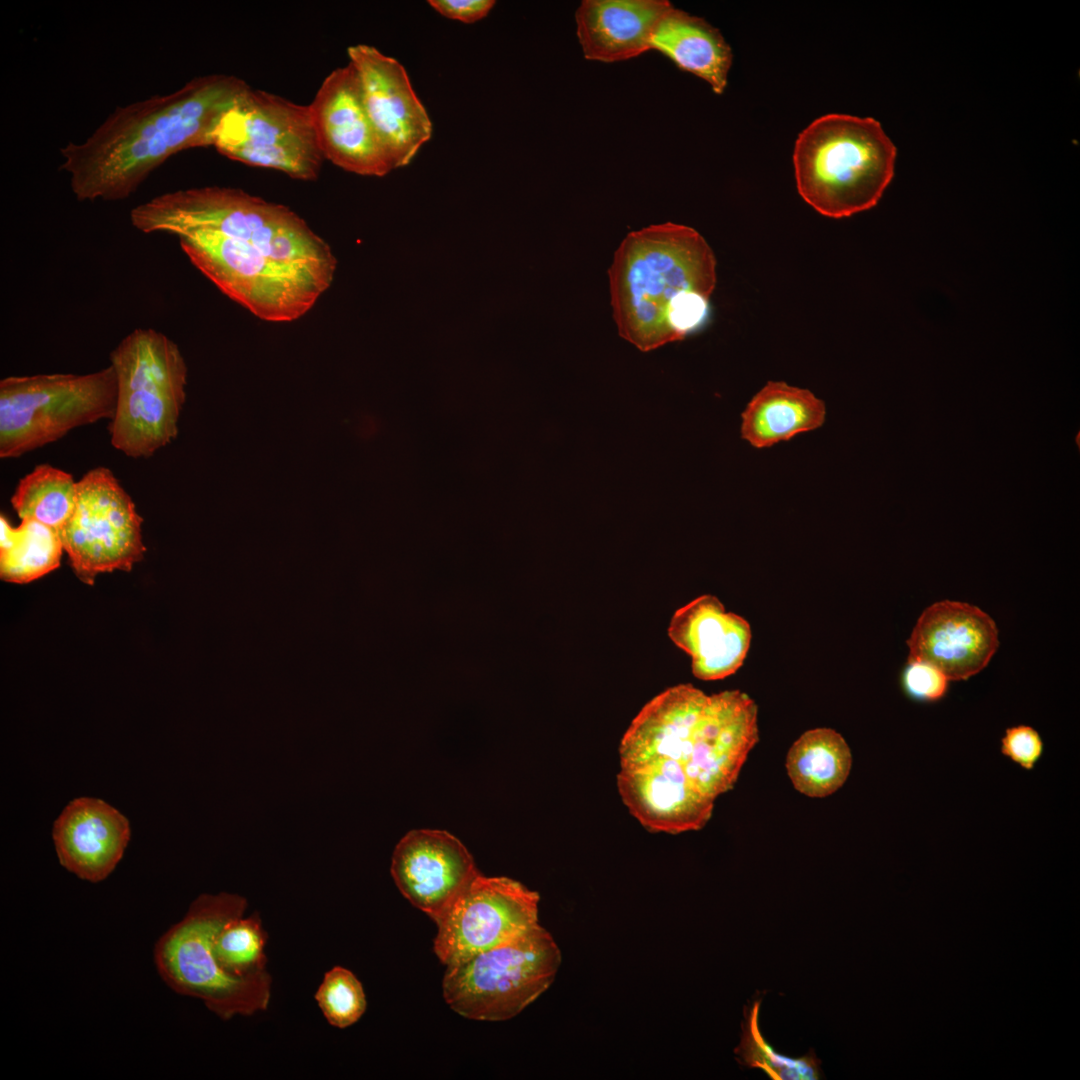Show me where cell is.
Returning <instances> with one entry per match:
<instances>
[{
  "mask_svg": "<svg viewBox=\"0 0 1080 1080\" xmlns=\"http://www.w3.org/2000/svg\"><path fill=\"white\" fill-rule=\"evenodd\" d=\"M116 400L111 365L88 374L6 377L0 381V457H19L76 427L111 420Z\"/></svg>",
  "mask_w": 1080,
  "mask_h": 1080,
  "instance_id": "8",
  "label": "cell"
},
{
  "mask_svg": "<svg viewBox=\"0 0 1080 1080\" xmlns=\"http://www.w3.org/2000/svg\"><path fill=\"white\" fill-rule=\"evenodd\" d=\"M949 681L938 668L923 661H908L902 674L906 695L924 703L941 700L948 691Z\"/></svg>",
  "mask_w": 1080,
  "mask_h": 1080,
  "instance_id": "29",
  "label": "cell"
},
{
  "mask_svg": "<svg viewBox=\"0 0 1080 1080\" xmlns=\"http://www.w3.org/2000/svg\"><path fill=\"white\" fill-rule=\"evenodd\" d=\"M314 998L327 1022L340 1029L355 1024L367 1008L361 982L353 972L341 966L324 974Z\"/></svg>",
  "mask_w": 1080,
  "mask_h": 1080,
  "instance_id": "28",
  "label": "cell"
},
{
  "mask_svg": "<svg viewBox=\"0 0 1080 1080\" xmlns=\"http://www.w3.org/2000/svg\"><path fill=\"white\" fill-rule=\"evenodd\" d=\"M1000 752L1019 767L1031 771L1043 755L1044 742L1033 727L1016 725L1005 730L1000 741Z\"/></svg>",
  "mask_w": 1080,
  "mask_h": 1080,
  "instance_id": "30",
  "label": "cell"
},
{
  "mask_svg": "<svg viewBox=\"0 0 1080 1080\" xmlns=\"http://www.w3.org/2000/svg\"><path fill=\"white\" fill-rule=\"evenodd\" d=\"M673 5L666 0H585L575 13L585 58L616 62L650 50L660 19Z\"/></svg>",
  "mask_w": 1080,
  "mask_h": 1080,
  "instance_id": "20",
  "label": "cell"
},
{
  "mask_svg": "<svg viewBox=\"0 0 1080 1080\" xmlns=\"http://www.w3.org/2000/svg\"><path fill=\"white\" fill-rule=\"evenodd\" d=\"M64 551L54 529L32 519L12 527L0 516V577L13 583H27L59 567Z\"/></svg>",
  "mask_w": 1080,
  "mask_h": 1080,
  "instance_id": "24",
  "label": "cell"
},
{
  "mask_svg": "<svg viewBox=\"0 0 1080 1080\" xmlns=\"http://www.w3.org/2000/svg\"><path fill=\"white\" fill-rule=\"evenodd\" d=\"M758 710L739 690L679 684L647 702L619 745L617 788L650 832L703 828L758 741Z\"/></svg>",
  "mask_w": 1080,
  "mask_h": 1080,
  "instance_id": "1",
  "label": "cell"
},
{
  "mask_svg": "<svg viewBox=\"0 0 1080 1080\" xmlns=\"http://www.w3.org/2000/svg\"><path fill=\"white\" fill-rule=\"evenodd\" d=\"M908 661H923L949 680H966L982 671L995 654L998 630L980 608L959 601H939L918 618L910 637Z\"/></svg>",
  "mask_w": 1080,
  "mask_h": 1080,
  "instance_id": "17",
  "label": "cell"
},
{
  "mask_svg": "<svg viewBox=\"0 0 1080 1080\" xmlns=\"http://www.w3.org/2000/svg\"><path fill=\"white\" fill-rule=\"evenodd\" d=\"M213 147L229 159L313 181L325 160L309 105L248 87L224 113Z\"/></svg>",
  "mask_w": 1080,
  "mask_h": 1080,
  "instance_id": "11",
  "label": "cell"
},
{
  "mask_svg": "<svg viewBox=\"0 0 1080 1080\" xmlns=\"http://www.w3.org/2000/svg\"><path fill=\"white\" fill-rule=\"evenodd\" d=\"M190 262L223 294L267 322L305 315L329 288L285 267L259 247L195 230L176 236Z\"/></svg>",
  "mask_w": 1080,
  "mask_h": 1080,
  "instance_id": "10",
  "label": "cell"
},
{
  "mask_svg": "<svg viewBox=\"0 0 1080 1080\" xmlns=\"http://www.w3.org/2000/svg\"><path fill=\"white\" fill-rule=\"evenodd\" d=\"M896 146L871 117L831 113L798 135L799 195L819 214L844 218L874 207L894 176Z\"/></svg>",
  "mask_w": 1080,
  "mask_h": 1080,
  "instance_id": "5",
  "label": "cell"
},
{
  "mask_svg": "<svg viewBox=\"0 0 1080 1080\" xmlns=\"http://www.w3.org/2000/svg\"><path fill=\"white\" fill-rule=\"evenodd\" d=\"M429 5L442 16L463 23H474L488 15L494 0H430Z\"/></svg>",
  "mask_w": 1080,
  "mask_h": 1080,
  "instance_id": "31",
  "label": "cell"
},
{
  "mask_svg": "<svg viewBox=\"0 0 1080 1080\" xmlns=\"http://www.w3.org/2000/svg\"><path fill=\"white\" fill-rule=\"evenodd\" d=\"M248 87L234 75L198 76L174 92L115 108L85 140L60 149L75 198L126 199L174 154L213 146L222 116Z\"/></svg>",
  "mask_w": 1080,
  "mask_h": 1080,
  "instance_id": "2",
  "label": "cell"
},
{
  "mask_svg": "<svg viewBox=\"0 0 1080 1080\" xmlns=\"http://www.w3.org/2000/svg\"><path fill=\"white\" fill-rule=\"evenodd\" d=\"M268 934L257 912L229 920L217 933L213 951L227 973L245 977L266 970Z\"/></svg>",
  "mask_w": 1080,
  "mask_h": 1080,
  "instance_id": "27",
  "label": "cell"
},
{
  "mask_svg": "<svg viewBox=\"0 0 1080 1080\" xmlns=\"http://www.w3.org/2000/svg\"><path fill=\"white\" fill-rule=\"evenodd\" d=\"M608 276L619 335L648 352L706 324L716 258L698 231L665 222L628 233Z\"/></svg>",
  "mask_w": 1080,
  "mask_h": 1080,
  "instance_id": "3",
  "label": "cell"
},
{
  "mask_svg": "<svg viewBox=\"0 0 1080 1080\" xmlns=\"http://www.w3.org/2000/svg\"><path fill=\"white\" fill-rule=\"evenodd\" d=\"M117 400L109 433L113 447L132 458H147L178 433L185 401L187 366L165 334L138 328L110 353Z\"/></svg>",
  "mask_w": 1080,
  "mask_h": 1080,
  "instance_id": "7",
  "label": "cell"
},
{
  "mask_svg": "<svg viewBox=\"0 0 1080 1080\" xmlns=\"http://www.w3.org/2000/svg\"><path fill=\"white\" fill-rule=\"evenodd\" d=\"M760 1000L745 1008L742 1034L735 1054L748 1068H759L773 1080H817L821 1078L820 1060L814 1052L792 1058L777 1053L762 1037L758 1026Z\"/></svg>",
  "mask_w": 1080,
  "mask_h": 1080,
  "instance_id": "26",
  "label": "cell"
},
{
  "mask_svg": "<svg viewBox=\"0 0 1080 1080\" xmlns=\"http://www.w3.org/2000/svg\"><path fill=\"white\" fill-rule=\"evenodd\" d=\"M347 54L365 110L393 169L408 165L433 129L404 66L367 44L350 46Z\"/></svg>",
  "mask_w": 1080,
  "mask_h": 1080,
  "instance_id": "14",
  "label": "cell"
},
{
  "mask_svg": "<svg viewBox=\"0 0 1080 1080\" xmlns=\"http://www.w3.org/2000/svg\"><path fill=\"white\" fill-rule=\"evenodd\" d=\"M309 108L324 159L363 176L381 177L394 170L367 115L349 63L327 75Z\"/></svg>",
  "mask_w": 1080,
  "mask_h": 1080,
  "instance_id": "15",
  "label": "cell"
},
{
  "mask_svg": "<svg viewBox=\"0 0 1080 1080\" xmlns=\"http://www.w3.org/2000/svg\"><path fill=\"white\" fill-rule=\"evenodd\" d=\"M560 964L559 947L537 924L510 941L448 965L443 997L465 1018L508 1020L548 989Z\"/></svg>",
  "mask_w": 1080,
  "mask_h": 1080,
  "instance_id": "9",
  "label": "cell"
},
{
  "mask_svg": "<svg viewBox=\"0 0 1080 1080\" xmlns=\"http://www.w3.org/2000/svg\"><path fill=\"white\" fill-rule=\"evenodd\" d=\"M851 766L852 754L847 742L830 728L804 732L786 757L787 773L794 788L813 798L829 796L842 787Z\"/></svg>",
  "mask_w": 1080,
  "mask_h": 1080,
  "instance_id": "23",
  "label": "cell"
},
{
  "mask_svg": "<svg viewBox=\"0 0 1080 1080\" xmlns=\"http://www.w3.org/2000/svg\"><path fill=\"white\" fill-rule=\"evenodd\" d=\"M741 418V437L761 449L820 428L826 406L808 389L770 381L749 401Z\"/></svg>",
  "mask_w": 1080,
  "mask_h": 1080,
  "instance_id": "22",
  "label": "cell"
},
{
  "mask_svg": "<svg viewBox=\"0 0 1080 1080\" xmlns=\"http://www.w3.org/2000/svg\"><path fill=\"white\" fill-rule=\"evenodd\" d=\"M142 518L110 469L88 471L76 483L74 511L59 532L78 578L93 584L97 574L131 570L145 546Z\"/></svg>",
  "mask_w": 1080,
  "mask_h": 1080,
  "instance_id": "12",
  "label": "cell"
},
{
  "mask_svg": "<svg viewBox=\"0 0 1080 1080\" xmlns=\"http://www.w3.org/2000/svg\"><path fill=\"white\" fill-rule=\"evenodd\" d=\"M130 221L146 234L204 230L246 242L329 287L336 271L330 246L298 214L241 189L208 186L168 192L134 207Z\"/></svg>",
  "mask_w": 1080,
  "mask_h": 1080,
  "instance_id": "4",
  "label": "cell"
},
{
  "mask_svg": "<svg viewBox=\"0 0 1080 1080\" xmlns=\"http://www.w3.org/2000/svg\"><path fill=\"white\" fill-rule=\"evenodd\" d=\"M246 908L247 900L237 894H201L154 948L162 980L176 993L200 999L222 1020L265 1011L271 999L272 978L267 970L234 976L222 969L214 955L217 933L229 920L244 915Z\"/></svg>",
  "mask_w": 1080,
  "mask_h": 1080,
  "instance_id": "6",
  "label": "cell"
},
{
  "mask_svg": "<svg viewBox=\"0 0 1080 1080\" xmlns=\"http://www.w3.org/2000/svg\"><path fill=\"white\" fill-rule=\"evenodd\" d=\"M650 47L705 80L716 94L723 93L733 55L720 31L706 20L672 7L658 22Z\"/></svg>",
  "mask_w": 1080,
  "mask_h": 1080,
  "instance_id": "21",
  "label": "cell"
},
{
  "mask_svg": "<svg viewBox=\"0 0 1080 1080\" xmlns=\"http://www.w3.org/2000/svg\"><path fill=\"white\" fill-rule=\"evenodd\" d=\"M390 870L403 896L433 921L479 873L458 838L430 829L410 831L398 842Z\"/></svg>",
  "mask_w": 1080,
  "mask_h": 1080,
  "instance_id": "16",
  "label": "cell"
},
{
  "mask_svg": "<svg viewBox=\"0 0 1080 1080\" xmlns=\"http://www.w3.org/2000/svg\"><path fill=\"white\" fill-rule=\"evenodd\" d=\"M76 483L71 474L40 464L20 479L12 507L21 520H36L59 533L74 511Z\"/></svg>",
  "mask_w": 1080,
  "mask_h": 1080,
  "instance_id": "25",
  "label": "cell"
},
{
  "mask_svg": "<svg viewBox=\"0 0 1080 1080\" xmlns=\"http://www.w3.org/2000/svg\"><path fill=\"white\" fill-rule=\"evenodd\" d=\"M668 636L691 656L695 677L718 680L743 664L752 633L747 620L727 612L717 597L705 594L673 614Z\"/></svg>",
  "mask_w": 1080,
  "mask_h": 1080,
  "instance_id": "19",
  "label": "cell"
},
{
  "mask_svg": "<svg viewBox=\"0 0 1080 1080\" xmlns=\"http://www.w3.org/2000/svg\"><path fill=\"white\" fill-rule=\"evenodd\" d=\"M131 835L128 819L105 801L79 797L53 824L60 864L80 879L100 882L122 859Z\"/></svg>",
  "mask_w": 1080,
  "mask_h": 1080,
  "instance_id": "18",
  "label": "cell"
},
{
  "mask_svg": "<svg viewBox=\"0 0 1080 1080\" xmlns=\"http://www.w3.org/2000/svg\"><path fill=\"white\" fill-rule=\"evenodd\" d=\"M538 903L520 882L478 873L434 921V952L448 966L510 941L538 924Z\"/></svg>",
  "mask_w": 1080,
  "mask_h": 1080,
  "instance_id": "13",
  "label": "cell"
}]
</instances>
